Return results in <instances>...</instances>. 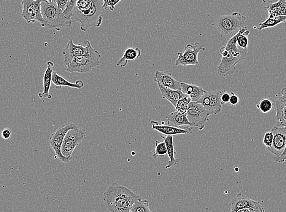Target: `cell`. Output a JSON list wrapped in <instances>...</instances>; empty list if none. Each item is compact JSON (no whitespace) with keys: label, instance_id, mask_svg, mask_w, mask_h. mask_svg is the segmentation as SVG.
Here are the masks:
<instances>
[{"label":"cell","instance_id":"7c38bea8","mask_svg":"<svg viewBox=\"0 0 286 212\" xmlns=\"http://www.w3.org/2000/svg\"><path fill=\"white\" fill-rule=\"evenodd\" d=\"M223 91H205L204 95L197 103L202 104L211 114L217 115L222 111V102L221 100Z\"/></svg>","mask_w":286,"mask_h":212},{"label":"cell","instance_id":"83f0119b","mask_svg":"<svg viewBox=\"0 0 286 212\" xmlns=\"http://www.w3.org/2000/svg\"><path fill=\"white\" fill-rule=\"evenodd\" d=\"M152 212L149 209V202L147 200L140 199L134 203L131 209V212Z\"/></svg>","mask_w":286,"mask_h":212},{"label":"cell","instance_id":"ba28073f","mask_svg":"<svg viewBox=\"0 0 286 212\" xmlns=\"http://www.w3.org/2000/svg\"><path fill=\"white\" fill-rule=\"evenodd\" d=\"M186 114L192 127H197L199 130H202L209 121V116L211 113L201 104L197 102H191L189 105Z\"/></svg>","mask_w":286,"mask_h":212},{"label":"cell","instance_id":"ac0fdd59","mask_svg":"<svg viewBox=\"0 0 286 212\" xmlns=\"http://www.w3.org/2000/svg\"><path fill=\"white\" fill-rule=\"evenodd\" d=\"M55 71V66L52 61H48L47 63V69L44 74L43 81H44V91L39 94L40 99H52L50 94L51 83H53V74Z\"/></svg>","mask_w":286,"mask_h":212},{"label":"cell","instance_id":"cb8c5ba5","mask_svg":"<svg viewBox=\"0 0 286 212\" xmlns=\"http://www.w3.org/2000/svg\"><path fill=\"white\" fill-rule=\"evenodd\" d=\"M141 50L139 48H129L125 50L123 56L117 63V66L121 68H125L127 65L128 61L137 60L141 56Z\"/></svg>","mask_w":286,"mask_h":212},{"label":"cell","instance_id":"52a82bcc","mask_svg":"<svg viewBox=\"0 0 286 212\" xmlns=\"http://www.w3.org/2000/svg\"><path fill=\"white\" fill-rule=\"evenodd\" d=\"M206 48L201 43L196 42L194 45L188 44L183 52L177 53L178 58L175 61V66H196L199 64L198 53L204 52Z\"/></svg>","mask_w":286,"mask_h":212},{"label":"cell","instance_id":"484cf974","mask_svg":"<svg viewBox=\"0 0 286 212\" xmlns=\"http://www.w3.org/2000/svg\"><path fill=\"white\" fill-rule=\"evenodd\" d=\"M286 21V16L279 15L275 17H269L267 20L259 24L258 29L260 31L267 28H274L275 26L284 23Z\"/></svg>","mask_w":286,"mask_h":212},{"label":"cell","instance_id":"4dcf8cb0","mask_svg":"<svg viewBox=\"0 0 286 212\" xmlns=\"http://www.w3.org/2000/svg\"><path fill=\"white\" fill-rule=\"evenodd\" d=\"M191 102V99L188 96H186L178 102L177 106H175V109H176L177 111L186 114L187 113L189 105Z\"/></svg>","mask_w":286,"mask_h":212},{"label":"cell","instance_id":"8fae6325","mask_svg":"<svg viewBox=\"0 0 286 212\" xmlns=\"http://www.w3.org/2000/svg\"><path fill=\"white\" fill-rule=\"evenodd\" d=\"M44 0H23L21 16L28 23H44L42 14V2Z\"/></svg>","mask_w":286,"mask_h":212},{"label":"cell","instance_id":"44dd1931","mask_svg":"<svg viewBox=\"0 0 286 212\" xmlns=\"http://www.w3.org/2000/svg\"><path fill=\"white\" fill-rule=\"evenodd\" d=\"M167 122L168 125L180 127L182 126L186 127H192V125L189 120L187 114L183 113L182 112L176 111L172 112L166 117Z\"/></svg>","mask_w":286,"mask_h":212},{"label":"cell","instance_id":"e0dca14e","mask_svg":"<svg viewBox=\"0 0 286 212\" xmlns=\"http://www.w3.org/2000/svg\"><path fill=\"white\" fill-rule=\"evenodd\" d=\"M152 123V129L158 131L159 133L163 134L164 135H178L182 134H188L191 133V128H182L174 127L170 125H164V123H159L155 120L151 121Z\"/></svg>","mask_w":286,"mask_h":212},{"label":"cell","instance_id":"9a60e30c","mask_svg":"<svg viewBox=\"0 0 286 212\" xmlns=\"http://www.w3.org/2000/svg\"><path fill=\"white\" fill-rule=\"evenodd\" d=\"M154 80L163 87L170 89L182 91V82L174 79L171 72L156 71L154 75Z\"/></svg>","mask_w":286,"mask_h":212},{"label":"cell","instance_id":"603a6c76","mask_svg":"<svg viewBox=\"0 0 286 212\" xmlns=\"http://www.w3.org/2000/svg\"><path fill=\"white\" fill-rule=\"evenodd\" d=\"M52 82L53 84L55 85L56 88L59 90H61L63 87H67L75 88V89L81 90L82 89L84 86H85L83 82L81 80H78V81L75 83L67 81L64 78L59 76L55 71L53 72Z\"/></svg>","mask_w":286,"mask_h":212},{"label":"cell","instance_id":"2e32d148","mask_svg":"<svg viewBox=\"0 0 286 212\" xmlns=\"http://www.w3.org/2000/svg\"><path fill=\"white\" fill-rule=\"evenodd\" d=\"M86 50H87L86 46L83 47L82 44H75L72 40H70L63 51L64 63L66 66L69 65L75 58L85 55Z\"/></svg>","mask_w":286,"mask_h":212},{"label":"cell","instance_id":"d6986e66","mask_svg":"<svg viewBox=\"0 0 286 212\" xmlns=\"http://www.w3.org/2000/svg\"><path fill=\"white\" fill-rule=\"evenodd\" d=\"M182 91L191 99V102H198L204 95L203 88L195 84L182 82Z\"/></svg>","mask_w":286,"mask_h":212},{"label":"cell","instance_id":"5b68a950","mask_svg":"<svg viewBox=\"0 0 286 212\" xmlns=\"http://www.w3.org/2000/svg\"><path fill=\"white\" fill-rule=\"evenodd\" d=\"M87 50L85 55L75 58L67 66V71L70 73H88L96 67L100 66V53L92 47L91 42L87 40L85 41Z\"/></svg>","mask_w":286,"mask_h":212},{"label":"cell","instance_id":"d6a6232c","mask_svg":"<svg viewBox=\"0 0 286 212\" xmlns=\"http://www.w3.org/2000/svg\"><path fill=\"white\" fill-rule=\"evenodd\" d=\"M274 140V134L272 131H267L265 134H264L263 138V144L264 146L267 147V148H269L272 146V143H273Z\"/></svg>","mask_w":286,"mask_h":212},{"label":"cell","instance_id":"e575fe53","mask_svg":"<svg viewBox=\"0 0 286 212\" xmlns=\"http://www.w3.org/2000/svg\"><path fill=\"white\" fill-rule=\"evenodd\" d=\"M77 1L78 0H70L68 7L64 11V14L66 15V17L70 18V19H71L73 12H74V7Z\"/></svg>","mask_w":286,"mask_h":212},{"label":"cell","instance_id":"5bb4252c","mask_svg":"<svg viewBox=\"0 0 286 212\" xmlns=\"http://www.w3.org/2000/svg\"><path fill=\"white\" fill-rule=\"evenodd\" d=\"M271 131L274 134L273 143L267 149L274 156H280L285 151L286 146V127L274 126Z\"/></svg>","mask_w":286,"mask_h":212},{"label":"cell","instance_id":"74e56055","mask_svg":"<svg viewBox=\"0 0 286 212\" xmlns=\"http://www.w3.org/2000/svg\"><path fill=\"white\" fill-rule=\"evenodd\" d=\"M232 92H226L224 91L222 93V96H221V100H222L223 104H226L229 103V100H230Z\"/></svg>","mask_w":286,"mask_h":212},{"label":"cell","instance_id":"8992f818","mask_svg":"<svg viewBox=\"0 0 286 212\" xmlns=\"http://www.w3.org/2000/svg\"><path fill=\"white\" fill-rule=\"evenodd\" d=\"M247 17L239 12L220 16L215 21L218 31L222 36L233 37L244 27Z\"/></svg>","mask_w":286,"mask_h":212},{"label":"cell","instance_id":"4fadbf2b","mask_svg":"<svg viewBox=\"0 0 286 212\" xmlns=\"http://www.w3.org/2000/svg\"><path fill=\"white\" fill-rule=\"evenodd\" d=\"M253 208L258 212L265 211L263 206L258 201L252 200L242 193H239L229 203V211L231 212H238L241 209Z\"/></svg>","mask_w":286,"mask_h":212},{"label":"cell","instance_id":"f1b7e54d","mask_svg":"<svg viewBox=\"0 0 286 212\" xmlns=\"http://www.w3.org/2000/svg\"><path fill=\"white\" fill-rule=\"evenodd\" d=\"M167 154V149L165 141H155V149L153 152V158H157L159 156H164Z\"/></svg>","mask_w":286,"mask_h":212},{"label":"cell","instance_id":"f546056e","mask_svg":"<svg viewBox=\"0 0 286 212\" xmlns=\"http://www.w3.org/2000/svg\"><path fill=\"white\" fill-rule=\"evenodd\" d=\"M272 100L267 98L262 99L260 103L256 105V107L263 113H268L273 108L274 104Z\"/></svg>","mask_w":286,"mask_h":212},{"label":"cell","instance_id":"8d00e7d4","mask_svg":"<svg viewBox=\"0 0 286 212\" xmlns=\"http://www.w3.org/2000/svg\"><path fill=\"white\" fill-rule=\"evenodd\" d=\"M274 161L275 162L279 163H283L286 161V146L285 151L280 156H274Z\"/></svg>","mask_w":286,"mask_h":212},{"label":"cell","instance_id":"f35d334b","mask_svg":"<svg viewBox=\"0 0 286 212\" xmlns=\"http://www.w3.org/2000/svg\"><path fill=\"white\" fill-rule=\"evenodd\" d=\"M239 102V99L238 97H237L235 94L232 92L230 100H229V103L232 106H236L237 104H238Z\"/></svg>","mask_w":286,"mask_h":212},{"label":"cell","instance_id":"277c9868","mask_svg":"<svg viewBox=\"0 0 286 212\" xmlns=\"http://www.w3.org/2000/svg\"><path fill=\"white\" fill-rule=\"evenodd\" d=\"M41 6L42 14L44 19L42 27L60 31L64 27L71 26L73 21L66 17L63 10L59 9L55 0L51 2L44 0L42 2Z\"/></svg>","mask_w":286,"mask_h":212},{"label":"cell","instance_id":"3957f363","mask_svg":"<svg viewBox=\"0 0 286 212\" xmlns=\"http://www.w3.org/2000/svg\"><path fill=\"white\" fill-rule=\"evenodd\" d=\"M104 1L102 0H94V5L90 10L80 12L74 7L71 17L73 22H79L81 29L87 31L91 27H99L102 22L104 14Z\"/></svg>","mask_w":286,"mask_h":212},{"label":"cell","instance_id":"4316f807","mask_svg":"<svg viewBox=\"0 0 286 212\" xmlns=\"http://www.w3.org/2000/svg\"><path fill=\"white\" fill-rule=\"evenodd\" d=\"M250 35V31L247 27L242 28L237 33V44L240 47L243 48H248V36Z\"/></svg>","mask_w":286,"mask_h":212},{"label":"cell","instance_id":"6da1fadb","mask_svg":"<svg viewBox=\"0 0 286 212\" xmlns=\"http://www.w3.org/2000/svg\"><path fill=\"white\" fill-rule=\"evenodd\" d=\"M142 197L117 183L110 185L102 195L105 206L111 212H129L136 201Z\"/></svg>","mask_w":286,"mask_h":212},{"label":"cell","instance_id":"7a4b0ae2","mask_svg":"<svg viewBox=\"0 0 286 212\" xmlns=\"http://www.w3.org/2000/svg\"><path fill=\"white\" fill-rule=\"evenodd\" d=\"M220 53L222 60L217 67V73L220 77H226L233 75L236 71L237 64L246 58L248 48H243L237 45L236 34L220 48Z\"/></svg>","mask_w":286,"mask_h":212},{"label":"cell","instance_id":"ab89813d","mask_svg":"<svg viewBox=\"0 0 286 212\" xmlns=\"http://www.w3.org/2000/svg\"><path fill=\"white\" fill-rule=\"evenodd\" d=\"M2 136L4 139L10 138V137H11V131H10V130L7 129V128H6V129H4L2 131Z\"/></svg>","mask_w":286,"mask_h":212},{"label":"cell","instance_id":"b9f144b4","mask_svg":"<svg viewBox=\"0 0 286 212\" xmlns=\"http://www.w3.org/2000/svg\"><path fill=\"white\" fill-rule=\"evenodd\" d=\"M46 1H47L48 2H52L53 1V0H46Z\"/></svg>","mask_w":286,"mask_h":212},{"label":"cell","instance_id":"1f68e13d","mask_svg":"<svg viewBox=\"0 0 286 212\" xmlns=\"http://www.w3.org/2000/svg\"><path fill=\"white\" fill-rule=\"evenodd\" d=\"M94 0H78L75 7L80 12H85L93 7Z\"/></svg>","mask_w":286,"mask_h":212},{"label":"cell","instance_id":"d4e9b609","mask_svg":"<svg viewBox=\"0 0 286 212\" xmlns=\"http://www.w3.org/2000/svg\"><path fill=\"white\" fill-rule=\"evenodd\" d=\"M266 9L268 11L269 17L286 16V0H279L277 2L269 4L266 6Z\"/></svg>","mask_w":286,"mask_h":212},{"label":"cell","instance_id":"7402d4cb","mask_svg":"<svg viewBox=\"0 0 286 212\" xmlns=\"http://www.w3.org/2000/svg\"><path fill=\"white\" fill-rule=\"evenodd\" d=\"M161 138L164 139L165 141L167 149V155L169 158V161L167 165L166 166V169H169L177 165L179 163V159H177L175 157V154H176V151H175L174 147V136L171 135H161Z\"/></svg>","mask_w":286,"mask_h":212},{"label":"cell","instance_id":"d590c367","mask_svg":"<svg viewBox=\"0 0 286 212\" xmlns=\"http://www.w3.org/2000/svg\"><path fill=\"white\" fill-rule=\"evenodd\" d=\"M55 1L57 4L59 9L64 11L68 7L70 0H55Z\"/></svg>","mask_w":286,"mask_h":212},{"label":"cell","instance_id":"ffe728a7","mask_svg":"<svg viewBox=\"0 0 286 212\" xmlns=\"http://www.w3.org/2000/svg\"><path fill=\"white\" fill-rule=\"evenodd\" d=\"M157 85L163 98L170 102L175 108L178 102L186 96L182 91L170 89V88L163 87L158 83Z\"/></svg>","mask_w":286,"mask_h":212},{"label":"cell","instance_id":"30bf717a","mask_svg":"<svg viewBox=\"0 0 286 212\" xmlns=\"http://www.w3.org/2000/svg\"><path fill=\"white\" fill-rule=\"evenodd\" d=\"M77 127H78V126L75 125V123H66V124L59 127L50 136L49 140L50 146L55 151L56 157H57L62 162L68 163L70 160L69 158L65 157L62 154L61 149L65 136H66L69 130Z\"/></svg>","mask_w":286,"mask_h":212},{"label":"cell","instance_id":"836d02e7","mask_svg":"<svg viewBox=\"0 0 286 212\" xmlns=\"http://www.w3.org/2000/svg\"><path fill=\"white\" fill-rule=\"evenodd\" d=\"M104 1L103 7L104 9H107V8L114 11L116 5L119 3L121 0H102Z\"/></svg>","mask_w":286,"mask_h":212},{"label":"cell","instance_id":"9c48e42d","mask_svg":"<svg viewBox=\"0 0 286 212\" xmlns=\"http://www.w3.org/2000/svg\"><path fill=\"white\" fill-rule=\"evenodd\" d=\"M86 138L85 130L78 127L68 131L64 139L62 146V154L65 157L71 160L73 152L75 148Z\"/></svg>","mask_w":286,"mask_h":212},{"label":"cell","instance_id":"60d3db41","mask_svg":"<svg viewBox=\"0 0 286 212\" xmlns=\"http://www.w3.org/2000/svg\"><path fill=\"white\" fill-rule=\"evenodd\" d=\"M279 98L286 103V88H283L282 91H281V96H279Z\"/></svg>","mask_w":286,"mask_h":212}]
</instances>
